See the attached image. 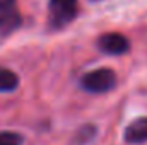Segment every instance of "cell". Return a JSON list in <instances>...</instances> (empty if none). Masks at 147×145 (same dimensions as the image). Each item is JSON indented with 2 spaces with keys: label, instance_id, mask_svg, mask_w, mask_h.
<instances>
[{
  "label": "cell",
  "instance_id": "4",
  "mask_svg": "<svg viewBox=\"0 0 147 145\" xmlns=\"http://www.w3.org/2000/svg\"><path fill=\"white\" fill-rule=\"evenodd\" d=\"M98 48L106 55H125L130 50V41L120 33H108L98 39Z\"/></svg>",
  "mask_w": 147,
  "mask_h": 145
},
{
  "label": "cell",
  "instance_id": "7",
  "mask_svg": "<svg viewBox=\"0 0 147 145\" xmlns=\"http://www.w3.org/2000/svg\"><path fill=\"white\" fill-rule=\"evenodd\" d=\"M94 135H96V126H92V125H86V126H82V128L75 133L74 144L75 145H84V144H87V142H91Z\"/></svg>",
  "mask_w": 147,
  "mask_h": 145
},
{
  "label": "cell",
  "instance_id": "8",
  "mask_svg": "<svg viewBox=\"0 0 147 145\" xmlns=\"http://www.w3.org/2000/svg\"><path fill=\"white\" fill-rule=\"evenodd\" d=\"M0 145H22V137L16 132H0Z\"/></svg>",
  "mask_w": 147,
  "mask_h": 145
},
{
  "label": "cell",
  "instance_id": "2",
  "mask_svg": "<svg viewBox=\"0 0 147 145\" xmlns=\"http://www.w3.org/2000/svg\"><path fill=\"white\" fill-rule=\"evenodd\" d=\"M116 85V73L111 68H98L82 75L80 87L91 94H105L110 92Z\"/></svg>",
  "mask_w": 147,
  "mask_h": 145
},
{
  "label": "cell",
  "instance_id": "1",
  "mask_svg": "<svg viewBox=\"0 0 147 145\" xmlns=\"http://www.w3.org/2000/svg\"><path fill=\"white\" fill-rule=\"evenodd\" d=\"M79 12V0H50L48 2V22L53 29L65 28L72 22Z\"/></svg>",
  "mask_w": 147,
  "mask_h": 145
},
{
  "label": "cell",
  "instance_id": "3",
  "mask_svg": "<svg viewBox=\"0 0 147 145\" xmlns=\"http://www.w3.org/2000/svg\"><path fill=\"white\" fill-rule=\"evenodd\" d=\"M17 0H0V34H9L21 26V14L16 9Z\"/></svg>",
  "mask_w": 147,
  "mask_h": 145
},
{
  "label": "cell",
  "instance_id": "6",
  "mask_svg": "<svg viewBox=\"0 0 147 145\" xmlns=\"http://www.w3.org/2000/svg\"><path fill=\"white\" fill-rule=\"evenodd\" d=\"M19 85V77L9 68L0 67V92H12Z\"/></svg>",
  "mask_w": 147,
  "mask_h": 145
},
{
  "label": "cell",
  "instance_id": "5",
  "mask_svg": "<svg viewBox=\"0 0 147 145\" xmlns=\"http://www.w3.org/2000/svg\"><path fill=\"white\" fill-rule=\"evenodd\" d=\"M125 140L128 144H147V116L132 121L125 130Z\"/></svg>",
  "mask_w": 147,
  "mask_h": 145
}]
</instances>
